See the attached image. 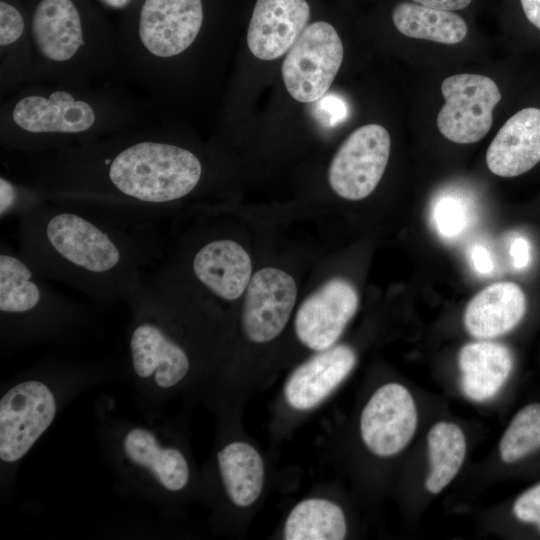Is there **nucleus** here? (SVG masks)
I'll list each match as a JSON object with an SVG mask.
<instances>
[{"label": "nucleus", "mask_w": 540, "mask_h": 540, "mask_svg": "<svg viewBox=\"0 0 540 540\" xmlns=\"http://www.w3.org/2000/svg\"><path fill=\"white\" fill-rule=\"evenodd\" d=\"M6 156L10 176L41 199L131 224L156 219L204 174L199 156L166 137L157 119L73 148Z\"/></svg>", "instance_id": "f257e3e1"}, {"label": "nucleus", "mask_w": 540, "mask_h": 540, "mask_svg": "<svg viewBox=\"0 0 540 540\" xmlns=\"http://www.w3.org/2000/svg\"><path fill=\"white\" fill-rule=\"evenodd\" d=\"M17 218L20 255L97 306L125 304L157 258V245L139 229L70 205L41 199Z\"/></svg>", "instance_id": "f03ea898"}, {"label": "nucleus", "mask_w": 540, "mask_h": 540, "mask_svg": "<svg viewBox=\"0 0 540 540\" xmlns=\"http://www.w3.org/2000/svg\"><path fill=\"white\" fill-rule=\"evenodd\" d=\"M154 119L150 108L120 82H33L2 100L0 146L5 154L54 152Z\"/></svg>", "instance_id": "7ed1b4c3"}, {"label": "nucleus", "mask_w": 540, "mask_h": 540, "mask_svg": "<svg viewBox=\"0 0 540 540\" xmlns=\"http://www.w3.org/2000/svg\"><path fill=\"white\" fill-rule=\"evenodd\" d=\"M179 294L174 280L156 270L125 303L129 309L125 372L144 413L158 414L193 370L181 330Z\"/></svg>", "instance_id": "20e7f679"}, {"label": "nucleus", "mask_w": 540, "mask_h": 540, "mask_svg": "<svg viewBox=\"0 0 540 540\" xmlns=\"http://www.w3.org/2000/svg\"><path fill=\"white\" fill-rule=\"evenodd\" d=\"M108 361L43 359L2 385L0 395V489L11 493L23 459L65 406L87 389L109 381Z\"/></svg>", "instance_id": "39448f33"}, {"label": "nucleus", "mask_w": 540, "mask_h": 540, "mask_svg": "<svg viewBox=\"0 0 540 540\" xmlns=\"http://www.w3.org/2000/svg\"><path fill=\"white\" fill-rule=\"evenodd\" d=\"M28 25L34 82H120L116 31L87 2L34 0Z\"/></svg>", "instance_id": "423d86ee"}, {"label": "nucleus", "mask_w": 540, "mask_h": 540, "mask_svg": "<svg viewBox=\"0 0 540 540\" xmlns=\"http://www.w3.org/2000/svg\"><path fill=\"white\" fill-rule=\"evenodd\" d=\"M110 400L94 404L95 436L116 483L130 497L163 506L181 495L191 483V465L157 414L144 420L115 415Z\"/></svg>", "instance_id": "0eeeda50"}, {"label": "nucleus", "mask_w": 540, "mask_h": 540, "mask_svg": "<svg viewBox=\"0 0 540 540\" xmlns=\"http://www.w3.org/2000/svg\"><path fill=\"white\" fill-rule=\"evenodd\" d=\"M1 241L0 350L14 352L38 345L70 346L100 333L94 312L48 282Z\"/></svg>", "instance_id": "6e6552de"}, {"label": "nucleus", "mask_w": 540, "mask_h": 540, "mask_svg": "<svg viewBox=\"0 0 540 540\" xmlns=\"http://www.w3.org/2000/svg\"><path fill=\"white\" fill-rule=\"evenodd\" d=\"M343 53L342 41L331 24L316 21L306 26L282 64L289 94L302 103L322 98L342 64Z\"/></svg>", "instance_id": "1a4fd4ad"}, {"label": "nucleus", "mask_w": 540, "mask_h": 540, "mask_svg": "<svg viewBox=\"0 0 540 540\" xmlns=\"http://www.w3.org/2000/svg\"><path fill=\"white\" fill-rule=\"evenodd\" d=\"M441 92L445 103L437 116V127L448 140L475 143L489 132L493 110L501 100L496 83L476 74H457L444 79Z\"/></svg>", "instance_id": "9d476101"}, {"label": "nucleus", "mask_w": 540, "mask_h": 540, "mask_svg": "<svg viewBox=\"0 0 540 540\" xmlns=\"http://www.w3.org/2000/svg\"><path fill=\"white\" fill-rule=\"evenodd\" d=\"M390 135L379 124H367L352 132L334 155L328 172L332 190L356 201L369 196L386 169Z\"/></svg>", "instance_id": "9b49d317"}, {"label": "nucleus", "mask_w": 540, "mask_h": 540, "mask_svg": "<svg viewBox=\"0 0 540 540\" xmlns=\"http://www.w3.org/2000/svg\"><path fill=\"white\" fill-rule=\"evenodd\" d=\"M417 427L416 406L410 392L401 384L378 388L360 417V433L366 447L379 457H390L403 450Z\"/></svg>", "instance_id": "f8f14e48"}, {"label": "nucleus", "mask_w": 540, "mask_h": 540, "mask_svg": "<svg viewBox=\"0 0 540 540\" xmlns=\"http://www.w3.org/2000/svg\"><path fill=\"white\" fill-rule=\"evenodd\" d=\"M297 298V285L287 272L266 267L258 270L246 289L241 326L254 343H267L286 327Z\"/></svg>", "instance_id": "ddd939ff"}, {"label": "nucleus", "mask_w": 540, "mask_h": 540, "mask_svg": "<svg viewBox=\"0 0 540 540\" xmlns=\"http://www.w3.org/2000/svg\"><path fill=\"white\" fill-rule=\"evenodd\" d=\"M358 305L357 291L350 282L342 278L327 281L299 307L294 322L297 338L317 352L334 346Z\"/></svg>", "instance_id": "4468645a"}, {"label": "nucleus", "mask_w": 540, "mask_h": 540, "mask_svg": "<svg viewBox=\"0 0 540 540\" xmlns=\"http://www.w3.org/2000/svg\"><path fill=\"white\" fill-rule=\"evenodd\" d=\"M189 267L195 281L225 301L241 297L252 278L249 254L229 238L204 242L192 254Z\"/></svg>", "instance_id": "2eb2a0df"}, {"label": "nucleus", "mask_w": 540, "mask_h": 540, "mask_svg": "<svg viewBox=\"0 0 540 540\" xmlns=\"http://www.w3.org/2000/svg\"><path fill=\"white\" fill-rule=\"evenodd\" d=\"M310 18L306 0H257L251 16L247 44L261 60H274L288 52Z\"/></svg>", "instance_id": "dca6fc26"}, {"label": "nucleus", "mask_w": 540, "mask_h": 540, "mask_svg": "<svg viewBox=\"0 0 540 540\" xmlns=\"http://www.w3.org/2000/svg\"><path fill=\"white\" fill-rule=\"evenodd\" d=\"M356 364L348 345H334L300 364L284 385L288 405L308 411L322 403L347 378Z\"/></svg>", "instance_id": "f3484780"}, {"label": "nucleus", "mask_w": 540, "mask_h": 540, "mask_svg": "<svg viewBox=\"0 0 540 540\" xmlns=\"http://www.w3.org/2000/svg\"><path fill=\"white\" fill-rule=\"evenodd\" d=\"M540 162V109L524 108L499 129L486 152L489 170L500 177H515Z\"/></svg>", "instance_id": "a211bd4d"}, {"label": "nucleus", "mask_w": 540, "mask_h": 540, "mask_svg": "<svg viewBox=\"0 0 540 540\" xmlns=\"http://www.w3.org/2000/svg\"><path fill=\"white\" fill-rule=\"evenodd\" d=\"M526 297L513 282H497L477 293L464 312V325L478 339H492L508 333L523 318Z\"/></svg>", "instance_id": "6ab92c4d"}, {"label": "nucleus", "mask_w": 540, "mask_h": 540, "mask_svg": "<svg viewBox=\"0 0 540 540\" xmlns=\"http://www.w3.org/2000/svg\"><path fill=\"white\" fill-rule=\"evenodd\" d=\"M35 73L26 19L15 4L0 1V84L4 99L20 87L33 83Z\"/></svg>", "instance_id": "aec40b11"}, {"label": "nucleus", "mask_w": 540, "mask_h": 540, "mask_svg": "<svg viewBox=\"0 0 540 540\" xmlns=\"http://www.w3.org/2000/svg\"><path fill=\"white\" fill-rule=\"evenodd\" d=\"M512 366V354L505 345L489 341L465 345L459 354L464 394L479 402L492 398L508 379Z\"/></svg>", "instance_id": "412c9836"}, {"label": "nucleus", "mask_w": 540, "mask_h": 540, "mask_svg": "<svg viewBox=\"0 0 540 540\" xmlns=\"http://www.w3.org/2000/svg\"><path fill=\"white\" fill-rule=\"evenodd\" d=\"M216 466L222 488L229 501L240 508L259 498L265 477L259 452L244 441H232L216 452Z\"/></svg>", "instance_id": "4be33fe9"}, {"label": "nucleus", "mask_w": 540, "mask_h": 540, "mask_svg": "<svg viewBox=\"0 0 540 540\" xmlns=\"http://www.w3.org/2000/svg\"><path fill=\"white\" fill-rule=\"evenodd\" d=\"M392 20L397 30L407 37L441 44H457L468 32L466 22L458 14L414 2L396 4Z\"/></svg>", "instance_id": "5701e85b"}, {"label": "nucleus", "mask_w": 540, "mask_h": 540, "mask_svg": "<svg viewBox=\"0 0 540 540\" xmlns=\"http://www.w3.org/2000/svg\"><path fill=\"white\" fill-rule=\"evenodd\" d=\"M346 533L342 508L323 498H308L297 503L283 529L286 540H341Z\"/></svg>", "instance_id": "b1692460"}, {"label": "nucleus", "mask_w": 540, "mask_h": 540, "mask_svg": "<svg viewBox=\"0 0 540 540\" xmlns=\"http://www.w3.org/2000/svg\"><path fill=\"white\" fill-rule=\"evenodd\" d=\"M430 471L426 479L429 492H441L457 475L466 454V440L454 423L438 422L427 436Z\"/></svg>", "instance_id": "393cba45"}, {"label": "nucleus", "mask_w": 540, "mask_h": 540, "mask_svg": "<svg viewBox=\"0 0 540 540\" xmlns=\"http://www.w3.org/2000/svg\"><path fill=\"white\" fill-rule=\"evenodd\" d=\"M540 448V404L521 409L506 429L499 445L501 459L515 462Z\"/></svg>", "instance_id": "a878e982"}, {"label": "nucleus", "mask_w": 540, "mask_h": 540, "mask_svg": "<svg viewBox=\"0 0 540 540\" xmlns=\"http://www.w3.org/2000/svg\"><path fill=\"white\" fill-rule=\"evenodd\" d=\"M431 213L437 233L445 239L459 237L471 224V206L458 195L445 194L438 197Z\"/></svg>", "instance_id": "bb28decb"}, {"label": "nucleus", "mask_w": 540, "mask_h": 540, "mask_svg": "<svg viewBox=\"0 0 540 540\" xmlns=\"http://www.w3.org/2000/svg\"><path fill=\"white\" fill-rule=\"evenodd\" d=\"M41 198L31 189L11 176H0V218L6 219L12 215L19 216L22 212L40 201Z\"/></svg>", "instance_id": "cd10ccee"}, {"label": "nucleus", "mask_w": 540, "mask_h": 540, "mask_svg": "<svg viewBox=\"0 0 540 540\" xmlns=\"http://www.w3.org/2000/svg\"><path fill=\"white\" fill-rule=\"evenodd\" d=\"M513 511L519 520L535 523L540 528V483L517 498Z\"/></svg>", "instance_id": "c85d7f7f"}, {"label": "nucleus", "mask_w": 540, "mask_h": 540, "mask_svg": "<svg viewBox=\"0 0 540 540\" xmlns=\"http://www.w3.org/2000/svg\"><path fill=\"white\" fill-rule=\"evenodd\" d=\"M319 100L320 117L328 125H335L346 117L347 108L341 99L331 95Z\"/></svg>", "instance_id": "c756f323"}, {"label": "nucleus", "mask_w": 540, "mask_h": 540, "mask_svg": "<svg viewBox=\"0 0 540 540\" xmlns=\"http://www.w3.org/2000/svg\"><path fill=\"white\" fill-rule=\"evenodd\" d=\"M509 253L515 269L522 270L529 265L531 260V246L526 238L521 236L514 238L510 245Z\"/></svg>", "instance_id": "7c9ffc66"}, {"label": "nucleus", "mask_w": 540, "mask_h": 540, "mask_svg": "<svg viewBox=\"0 0 540 540\" xmlns=\"http://www.w3.org/2000/svg\"><path fill=\"white\" fill-rule=\"evenodd\" d=\"M470 262L479 274H490L494 269V262L490 251L483 245L477 244L470 249Z\"/></svg>", "instance_id": "2f4dec72"}, {"label": "nucleus", "mask_w": 540, "mask_h": 540, "mask_svg": "<svg viewBox=\"0 0 540 540\" xmlns=\"http://www.w3.org/2000/svg\"><path fill=\"white\" fill-rule=\"evenodd\" d=\"M414 3H418L430 8L444 10V11H456L466 8L472 0H412Z\"/></svg>", "instance_id": "473e14b6"}, {"label": "nucleus", "mask_w": 540, "mask_h": 540, "mask_svg": "<svg viewBox=\"0 0 540 540\" xmlns=\"http://www.w3.org/2000/svg\"><path fill=\"white\" fill-rule=\"evenodd\" d=\"M526 18L540 30V0H520Z\"/></svg>", "instance_id": "72a5a7b5"}, {"label": "nucleus", "mask_w": 540, "mask_h": 540, "mask_svg": "<svg viewBox=\"0 0 540 540\" xmlns=\"http://www.w3.org/2000/svg\"><path fill=\"white\" fill-rule=\"evenodd\" d=\"M109 7L121 9L132 4L133 0H100Z\"/></svg>", "instance_id": "f704fd0d"}]
</instances>
